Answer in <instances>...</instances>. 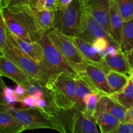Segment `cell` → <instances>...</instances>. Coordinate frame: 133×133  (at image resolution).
<instances>
[{"label":"cell","mask_w":133,"mask_h":133,"mask_svg":"<svg viewBox=\"0 0 133 133\" xmlns=\"http://www.w3.org/2000/svg\"><path fill=\"white\" fill-rule=\"evenodd\" d=\"M48 37L58 49L68 63L76 71L78 75L85 70L88 63L68 36L62 34L57 29L53 28L46 31Z\"/></svg>","instance_id":"obj_5"},{"label":"cell","mask_w":133,"mask_h":133,"mask_svg":"<svg viewBox=\"0 0 133 133\" xmlns=\"http://www.w3.org/2000/svg\"><path fill=\"white\" fill-rule=\"evenodd\" d=\"M22 107L36 108V99L31 94H27L23 97L19 102Z\"/></svg>","instance_id":"obj_31"},{"label":"cell","mask_w":133,"mask_h":133,"mask_svg":"<svg viewBox=\"0 0 133 133\" xmlns=\"http://www.w3.org/2000/svg\"><path fill=\"white\" fill-rule=\"evenodd\" d=\"M10 35L18 48L41 66L44 62V55L40 43L38 41L27 42L10 32Z\"/></svg>","instance_id":"obj_15"},{"label":"cell","mask_w":133,"mask_h":133,"mask_svg":"<svg viewBox=\"0 0 133 133\" xmlns=\"http://www.w3.org/2000/svg\"><path fill=\"white\" fill-rule=\"evenodd\" d=\"M14 91H15L16 94L21 99H22V97H24L25 95L27 94V90H26L25 88L23 87H22V85H19V84H17L15 89H14Z\"/></svg>","instance_id":"obj_36"},{"label":"cell","mask_w":133,"mask_h":133,"mask_svg":"<svg viewBox=\"0 0 133 133\" xmlns=\"http://www.w3.org/2000/svg\"><path fill=\"white\" fill-rule=\"evenodd\" d=\"M78 37L92 44L97 39L105 38L114 44H117L107 33L104 27L88 13L83 11ZM119 45V44H118Z\"/></svg>","instance_id":"obj_10"},{"label":"cell","mask_w":133,"mask_h":133,"mask_svg":"<svg viewBox=\"0 0 133 133\" xmlns=\"http://www.w3.org/2000/svg\"><path fill=\"white\" fill-rule=\"evenodd\" d=\"M123 20L117 6L116 0H110L109 27L110 35L115 42L120 45Z\"/></svg>","instance_id":"obj_16"},{"label":"cell","mask_w":133,"mask_h":133,"mask_svg":"<svg viewBox=\"0 0 133 133\" xmlns=\"http://www.w3.org/2000/svg\"><path fill=\"white\" fill-rule=\"evenodd\" d=\"M0 74L25 89L35 82H37L3 55H0Z\"/></svg>","instance_id":"obj_12"},{"label":"cell","mask_w":133,"mask_h":133,"mask_svg":"<svg viewBox=\"0 0 133 133\" xmlns=\"http://www.w3.org/2000/svg\"><path fill=\"white\" fill-rule=\"evenodd\" d=\"M8 8L28 32L32 42L38 41L46 32L38 22L31 4L9 6Z\"/></svg>","instance_id":"obj_8"},{"label":"cell","mask_w":133,"mask_h":133,"mask_svg":"<svg viewBox=\"0 0 133 133\" xmlns=\"http://www.w3.org/2000/svg\"><path fill=\"white\" fill-rule=\"evenodd\" d=\"M4 97L6 104L10 105H13L15 103H19L21 101V99L16 94L14 90L7 86L4 90Z\"/></svg>","instance_id":"obj_29"},{"label":"cell","mask_w":133,"mask_h":133,"mask_svg":"<svg viewBox=\"0 0 133 133\" xmlns=\"http://www.w3.org/2000/svg\"><path fill=\"white\" fill-rule=\"evenodd\" d=\"M124 53L126 56L127 61H128V63L129 64L130 68L131 69L133 68V48H132L129 51L124 52Z\"/></svg>","instance_id":"obj_38"},{"label":"cell","mask_w":133,"mask_h":133,"mask_svg":"<svg viewBox=\"0 0 133 133\" xmlns=\"http://www.w3.org/2000/svg\"><path fill=\"white\" fill-rule=\"evenodd\" d=\"M80 3L82 10L93 17L110 35V0H80Z\"/></svg>","instance_id":"obj_11"},{"label":"cell","mask_w":133,"mask_h":133,"mask_svg":"<svg viewBox=\"0 0 133 133\" xmlns=\"http://www.w3.org/2000/svg\"><path fill=\"white\" fill-rule=\"evenodd\" d=\"M6 40V27L5 20L0 11V55H2L3 49L5 46Z\"/></svg>","instance_id":"obj_30"},{"label":"cell","mask_w":133,"mask_h":133,"mask_svg":"<svg viewBox=\"0 0 133 133\" xmlns=\"http://www.w3.org/2000/svg\"><path fill=\"white\" fill-rule=\"evenodd\" d=\"M0 109L10 114L25 130L49 129L60 132H66L61 112L50 105L46 109L38 108H17L13 105L6 104Z\"/></svg>","instance_id":"obj_1"},{"label":"cell","mask_w":133,"mask_h":133,"mask_svg":"<svg viewBox=\"0 0 133 133\" xmlns=\"http://www.w3.org/2000/svg\"><path fill=\"white\" fill-rule=\"evenodd\" d=\"M74 43L84 59L90 64L96 65L109 72L110 69L108 67L105 58H103L100 53L96 49L92 44L85 41L78 36H68Z\"/></svg>","instance_id":"obj_13"},{"label":"cell","mask_w":133,"mask_h":133,"mask_svg":"<svg viewBox=\"0 0 133 133\" xmlns=\"http://www.w3.org/2000/svg\"><path fill=\"white\" fill-rule=\"evenodd\" d=\"M6 87V85L3 79V75L0 74V107L6 105L5 97H4V90Z\"/></svg>","instance_id":"obj_34"},{"label":"cell","mask_w":133,"mask_h":133,"mask_svg":"<svg viewBox=\"0 0 133 133\" xmlns=\"http://www.w3.org/2000/svg\"><path fill=\"white\" fill-rule=\"evenodd\" d=\"M1 11L5 20L6 29L10 32L25 41L32 42L28 32L12 15L9 8H5Z\"/></svg>","instance_id":"obj_17"},{"label":"cell","mask_w":133,"mask_h":133,"mask_svg":"<svg viewBox=\"0 0 133 133\" xmlns=\"http://www.w3.org/2000/svg\"><path fill=\"white\" fill-rule=\"evenodd\" d=\"M120 47L123 52L129 51L133 48V18L123 22Z\"/></svg>","instance_id":"obj_24"},{"label":"cell","mask_w":133,"mask_h":133,"mask_svg":"<svg viewBox=\"0 0 133 133\" xmlns=\"http://www.w3.org/2000/svg\"><path fill=\"white\" fill-rule=\"evenodd\" d=\"M2 55L12 61L34 80L43 86L45 84L48 77L44 73L41 66L18 48L12 38L7 29L6 40Z\"/></svg>","instance_id":"obj_3"},{"label":"cell","mask_w":133,"mask_h":133,"mask_svg":"<svg viewBox=\"0 0 133 133\" xmlns=\"http://www.w3.org/2000/svg\"><path fill=\"white\" fill-rule=\"evenodd\" d=\"M114 133H133V123L131 122H120Z\"/></svg>","instance_id":"obj_33"},{"label":"cell","mask_w":133,"mask_h":133,"mask_svg":"<svg viewBox=\"0 0 133 133\" xmlns=\"http://www.w3.org/2000/svg\"><path fill=\"white\" fill-rule=\"evenodd\" d=\"M129 77L114 70H110L107 74L108 84L110 89V94L122 91L127 85Z\"/></svg>","instance_id":"obj_22"},{"label":"cell","mask_w":133,"mask_h":133,"mask_svg":"<svg viewBox=\"0 0 133 133\" xmlns=\"http://www.w3.org/2000/svg\"><path fill=\"white\" fill-rule=\"evenodd\" d=\"M92 92L87 83L83 79L78 77L76 79V93L74 107L84 112L86 109V100L90 94Z\"/></svg>","instance_id":"obj_21"},{"label":"cell","mask_w":133,"mask_h":133,"mask_svg":"<svg viewBox=\"0 0 133 133\" xmlns=\"http://www.w3.org/2000/svg\"><path fill=\"white\" fill-rule=\"evenodd\" d=\"M107 74V72L101 68L88 63L84 71L79 77L87 83L94 93H97L100 96H109L111 93Z\"/></svg>","instance_id":"obj_9"},{"label":"cell","mask_w":133,"mask_h":133,"mask_svg":"<svg viewBox=\"0 0 133 133\" xmlns=\"http://www.w3.org/2000/svg\"><path fill=\"white\" fill-rule=\"evenodd\" d=\"M73 0H57V10H64L69 6Z\"/></svg>","instance_id":"obj_37"},{"label":"cell","mask_w":133,"mask_h":133,"mask_svg":"<svg viewBox=\"0 0 133 133\" xmlns=\"http://www.w3.org/2000/svg\"><path fill=\"white\" fill-rule=\"evenodd\" d=\"M110 42H111L109 39L105 38H100L95 40L92 44L99 53H101L103 51L106 50L108 45Z\"/></svg>","instance_id":"obj_32"},{"label":"cell","mask_w":133,"mask_h":133,"mask_svg":"<svg viewBox=\"0 0 133 133\" xmlns=\"http://www.w3.org/2000/svg\"><path fill=\"white\" fill-rule=\"evenodd\" d=\"M31 6L38 22L45 31L54 28L55 12L48 10H38L32 5Z\"/></svg>","instance_id":"obj_25"},{"label":"cell","mask_w":133,"mask_h":133,"mask_svg":"<svg viewBox=\"0 0 133 133\" xmlns=\"http://www.w3.org/2000/svg\"><path fill=\"white\" fill-rule=\"evenodd\" d=\"M55 12L54 28L67 36H77L83 14L80 0H73L65 9Z\"/></svg>","instance_id":"obj_6"},{"label":"cell","mask_w":133,"mask_h":133,"mask_svg":"<svg viewBox=\"0 0 133 133\" xmlns=\"http://www.w3.org/2000/svg\"><path fill=\"white\" fill-rule=\"evenodd\" d=\"M43 49L44 62L41 65L42 70L49 77L58 73H66L75 78L79 77L77 73L68 63L58 49L53 44L45 32L38 40Z\"/></svg>","instance_id":"obj_4"},{"label":"cell","mask_w":133,"mask_h":133,"mask_svg":"<svg viewBox=\"0 0 133 133\" xmlns=\"http://www.w3.org/2000/svg\"><path fill=\"white\" fill-rule=\"evenodd\" d=\"M12 0H0V11L10 5Z\"/></svg>","instance_id":"obj_41"},{"label":"cell","mask_w":133,"mask_h":133,"mask_svg":"<svg viewBox=\"0 0 133 133\" xmlns=\"http://www.w3.org/2000/svg\"><path fill=\"white\" fill-rule=\"evenodd\" d=\"M111 98L127 108L133 106V81L129 78L127 85L122 91L109 95Z\"/></svg>","instance_id":"obj_23"},{"label":"cell","mask_w":133,"mask_h":133,"mask_svg":"<svg viewBox=\"0 0 133 133\" xmlns=\"http://www.w3.org/2000/svg\"><path fill=\"white\" fill-rule=\"evenodd\" d=\"M61 112L66 132L99 133L95 119L84 112L73 107Z\"/></svg>","instance_id":"obj_7"},{"label":"cell","mask_w":133,"mask_h":133,"mask_svg":"<svg viewBox=\"0 0 133 133\" xmlns=\"http://www.w3.org/2000/svg\"><path fill=\"white\" fill-rule=\"evenodd\" d=\"M24 127L10 114L0 109V133H19Z\"/></svg>","instance_id":"obj_20"},{"label":"cell","mask_w":133,"mask_h":133,"mask_svg":"<svg viewBox=\"0 0 133 133\" xmlns=\"http://www.w3.org/2000/svg\"><path fill=\"white\" fill-rule=\"evenodd\" d=\"M99 97L100 95L97 93L92 92V93L90 94L86 100V109L84 111V114L94 118V114L96 110V106H97V102L99 99Z\"/></svg>","instance_id":"obj_28"},{"label":"cell","mask_w":133,"mask_h":133,"mask_svg":"<svg viewBox=\"0 0 133 133\" xmlns=\"http://www.w3.org/2000/svg\"><path fill=\"white\" fill-rule=\"evenodd\" d=\"M118 10L123 22L133 18V0H116Z\"/></svg>","instance_id":"obj_26"},{"label":"cell","mask_w":133,"mask_h":133,"mask_svg":"<svg viewBox=\"0 0 133 133\" xmlns=\"http://www.w3.org/2000/svg\"><path fill=\"white\" fill-rule=\"evenodd\" d=\"M133 123V106L127 109V122Z\"/></svg>","instance_id":"obj_40"},{"label":"cell","mask_w":133,"mask_h":133,"mask_svg":"<svg viewBox=\"0 0 133 133\" xmlns=\"http://www.w3.org/2000/svg\"><path fill=\"white\" fill-rule=\"evenodd\" d=\"M103 112H107L120 122H127V109L109 96H100L94 117Z\"/></svg>","instance_id":"obj_14"},{"label":"cell","mask_w":133,"mask_h":133,"mask_svg":"<svg viewBox=\"0 0 133 133\" xmlns=\"http://www.w3.org/2000/svg\"><path fill=\"white\" fill-rule=\"evenodd\" d=\"M130 78L133 81V68L131 69V74H130Z\"/></svg>","instance_id":"obj_42"},{"label":"cell","mask_w":133,"mask_h":133,"mask_svg":"<svg viewBox=\"0 0 133 133\" xmlns=\"http://www.w3.org/2000/svg\"><path fill=\"white\" fill-rule=\"evenodd\" d=\"M49 106L48 101L45 97H40L36 99V108L40 109H46Z\"/></svg>","instance_id":"obj_35"},{"label":"cell","mask_w":133,"mask_h":133,"mask_svg":"<svg viewBox=\"0 0 133 133\" xmlns=\"http://www.w3.org/2000/svg\"><path fill=\"white\" fill-rule=\"evenodd\" d=\"M105 62L110 70L125 74L130 77L131 68H130L125 53L121 49L116 55H108L105 58Z\"/></svg>","instance_id":"obj_18"},{"label":"cell","mask_w":133,"mask_h":133,"mask_svg":"<svg viewBox=\"0 0 133 133\" xmlns=\"http://www.w3.org/2000/svg\"><path fill=\"white\" fill-rule=\"evenodd\" d=\"M30 4L38 10H57V0H31Z\"/></svg>","instance_id":"obj_27"},{"label":"cell","mask_w":133,"mask_h":133,"mask_svg":"<svg viewBox=\"0 0 133 133\" xmlns=\"http://www.w3.org/2000/svg\"><path fill=\"white\" fill-rule=\"evenodd\" d=\"M76 79L66 73L52 74L44 84L45 98L57 111H64L75 105Z\"/></svg>","instance_id":"obj_2"},{"label":"cell","mask_w":133,"mask_h":133,"mask_svg":"<svg viewBox=\"0 0 133 133\" xmlns=\"http://www.w3.org/2000/svg\"><path fill=\"white\" fill-rule=\"evenodd\" d=\"M96 124L102 133H114L120 121L107 112H103L94 117Z\"/></svg>","instance_id":"obj_19"},{"label":"cell","mask_w":133,"mask_h":133,"mask_svg":"<svg viewBox=\"0 0 133 133\" xmlns=\"http://www.w3.org/2000/svg\"><path fill=\"white\" fill-rule=\"evenodd\" d=\"M31 0H12L9 6H14V5H28L31 3Z\"/></svg>","instance_id":"obj_39"}]
</instances>
